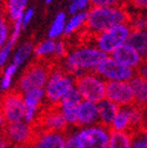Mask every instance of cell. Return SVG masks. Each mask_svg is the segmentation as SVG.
<instances>
[{"mask_svg":"<svg viewBox=\"0 0 147 148\" xmlns=\"http://www.w3.org/2000/svg\"><path fill=\"white\" fill-rule=\"evenodd\" d=\"M13 148H31V147H30V145H24V146H15Z\"/></svg>","mask_w":147,"mask_h":148,"instance_id":"42","label":"cell"},{"mask_svg":"<svg viewBox=\"0 0 147 148\" xmlns=\"http://www.w3.org/2000/svg\"><path fill=\"white\" fill-rule=\"evenodd\" d=\"M11 29L12 26L10 25V20L3 12H0V48L8 41L11 36Z\"/></svg>","mask_w":147,"mask_h":148,"instance_id":"31","label":"cell"},{"mask_svg":"<svg viewBox=\"0 0 147 148\" xmlns=\"http://www.w3.org/2000/svg\"><path fill=\"white\" fill-rule=\"evenodd\" d=\"M99 123L98 103L81 100L77 107V127H86Z\"/></svg>","mask_w":147,"mask_h":148,"instance_id":"17","label":"cell"},{"mask_svg":"<svg viewBox=\"0 0 147 148\" xmlns=\"http://www.w3.org/2000/svg\"><path fill=\"white\" fill-rule=\"evenodd\" d=\"M51 66L52 65H49L47 61L36 60L32 62L21 73V75L18 79V82L15 84L14 89L23 94L32 89L44 88L48 79Z\"/></svg>","mask_w":147,"mask_h":148,"instance_id":"6","label":"cell"},{"mask_svg":"<svg viewBox=\"0 0 147 148\" xmlns=\"http://www.w3.org/2000/svg\"><path fill=\"white\" fill-rule=\"evenodd\" d=\"M66 21H67V15L65 12L57 13V15L54 16V19L47 31V38L53 39V40H58L61 36H64Z\"/></svg>","mask_w":147,"mask_h":148,"instance_id":"26","label":"cell"},{"mask_svg":"<svg viewBox=\"0 0 147 148\" xmlns=\"http://www.w3.org/2000/svg\"><path fill=\"white\" fill-rule=\"evenodd\" d=\"M106 99L119 107L134 105V93L130 81H109L106 84Z\"/></svg>","mask_w":147,"mask_h":148,"instance_id":"12","label":"cell"},{"mask_svg":"<svg viewBox=\"0 0 147 148\" xmlns=\"http://www.w3.org/2000/svg\"><path fill=\"white\" fill-rule=\"evenodd\" d=\"M94 72L99 74L106 82L130 81L135 75L134 69L119 64L117 60H114L112 57H108V55L98 65Z\"/></svg>","mask_w":147,"mask_h":148,"instance_id":"9","label":"cell"},{"mask_svg":"<svg viewBox=\"0 0 147 148\" xmlns=\"http://www.w3.org/2000/svg\"><path fill=\"white\" fill-rule=\"evenodd\" d=\"M91 7H114L126 6V0H89Z\"/></svg>","mask_w":147,"mask_h":148,"instance_id":"32","label":"cell"},{"mask_svg":"<svg viewBox=\"0 0 147 148\" xmlns=\"http://www.w3.org/2000/svg\"><path fill=\"white\" fill-rule=\"evenodd\" d=\"M68 46L67 44L61 40V39H58L56 40V55H54V60H60L63 61V59L66 57V54L68 53Z\"/></svg>","mask_w":147,"mask_h":148,"instance_id":"33","label":"cell"},{"mask_svg":"<svg viewBox=\"0 0 147 148\" xmlns=\"http://www.w3.org/2000/svg\"><path fill=\"white\" fill-rule=\"evenodd\" d=\"M1 1H3V0H0V4H1Z\"/></svg>","mask_w":147,"mask_h":148,"instance_id":"44","label":"cell"},{"mask_svg":"<svg viewBox=\"0 0 147 148\" xmlns=\"http://www.w3.org/2000/svg\"><path fill=\"white\" fill-rule=\"evenodd\" d=\"M15 44L16 41L10 38L8 41L0 48V68H4L10 62V59L12 58L13 52L15 49Z\"/></svg>","mask_w":147,"mask_h":148,"instance_id":"29","label":"cell"},{"mask_svg":"<svg viewBox=\"0 0 147 148\" xmlns=\"http://www.w3.org/2000/svg\"><path fill=\"white\" fill-rule=\"evenodd\" d=\"M5 126H6V121H5V119L3 118L1 113H0V135H3V134H4Z\"/></svg>","mask_w":147,"mask_h":148,"instance_id":"40","label":"cell"},{"mask_svg":"<svg viewBox=\"0 0 147 148\" xmlns=\"http://www.w3.org/2000/svg\"><path fill=\"white\" fill-rule=\"evenodd\" d=\"M106 81L95 72H88L76 78V88L82 100L99 102L106 98Z\"/></svg>","mask_w":147,"mask_h":148,"instance_id":"7","label":"cell"},{"mask_svg":"<svg viewBox=\"0 0 147 148\" xmlns=\"http://www.w3.org/2000/svg\"><path fill=\"white\" fill-rule=\"evenodd\" d=\"M140 133H141V135L145 138V140L147 141V125L141 129V131H140Z\"/></svg>","mask_w":147,"mask_h":148,"instance_id":"41","label":"cell"},{"mask_svg":"<svg viewBox=\"0 0 147 148\" xmlns=\"http://www.w3.org/2000/svg\"><path fill=\"white\" fill-rule=\"evenodd\" d=\"M25 105V121L35 126L43 108L46 106L44 88L32 89L23 93Z\"/></svg>","mask_w":147,"mask_h":148,"instance_id":"13","label":"cell"},{"mask_svg":"<svg viewBox=\"0 0 147 148\" xmlns=\"http://www.w3.org/2000/svg\"><path fill=\"white\" fill-rule=\"evenodd\" d=\"M52 1H53V0H45V4H46V5H49Z\"/></svg>","mask_w":147,"mask_h":148,"instance_id":"43","label":"cell"},{"mask_svg":"<svg viewBox=\"0 0 147 148\" xmlns=\"http://www.w3.org/2000/svg\"><path fill=\"white\" fill-rule=\"evenodd\" d=\"M0 148H13V146L10 143V141L5 138V135H0Z\"/></svg>","mask_w":147,"mask_h":148,"instance_id":"39","label":"cell"},{"mask_svg":"<svg viewBox=\"0 0 147 148\" xmlns=\"http://www.w3.org/2000/svg\"><path fill=\"white\" fill-rule=\"evenodd\" d=\"M3 13L10 21H15L23 16L27 8L28 0H3Z\"/></svg>","mask_w":147,"mask_h":148,"instance_id":"18","label":"cell"},{"mask_svg":"<svg viewBox=\"0 0 147 148\" xmlns=\"http://www.w3.org/2000/svg\"><path fill=\"white\" fill-rule=\"evenodd\" d=\"M0 113L6 123L25 120V105L23 94L16 89H11L0 99Z\"/></svg>","mask_w":147,"mask_h":148,"instance_id":"8","label":"cell"},{"mask_svg":"<svg viewBox=\"0 0 147 148\" xmlns=\"http://www.w3.org/2000/svg\"><path fill=\"white\" fill-rule=\"evenodd\" d=\"M111 57L117 60L119 64L128 67V68H132V69H137L141 62L144 61L142 58L140 57V54L130 45V44H124L120 47H118L112 54Z\"/></svg>","mask_w":147,"mask_h":148,"instance_id":"16","label":"cell"},{"mask_svg":"<svg viewBox=\"0 0 147 148\" xmlns=\"http://www.w3.org/2000/svg\"><path fill=\"white\" fill-rule=\"evenodd\" d=\"M135 74L147 80V61L141 62V65L135 69Z\"/></svg>","mask_w":147,"mask_h":148,"instance_id":"38","label":"cell"},{"mask_svg":"<svg viewBox=\"0 0 147 148\" xmlns=\"http://www.w3.org/2000/svg\"><path fill=\"white\" fill-rule=\"evenodd\" d=\"M54 55H56V40L47 38L34 45L33 57L36 60L48 62V60H54Z\"/></svg>","mask_w":147,"mask_h":148,"instance_id":"21","label":"cell"},{"mask_svg":"<svg viewBox=\"0 0 147 148\" xmlns=\"http://www.w3.org/2000/svg\"><path fill=\"white\" fill-rule=\"evenodd\" d=\"M134 93V105L140 108H147V80L135 75L130 80Z\"/></svg>","mask_w":147,"mask_h":148,"instance_id":"20","label":"cell"},{"mask_svg":"<svg viewBox=\"0 0 147 148\" xmlns=\"http://www.w3.org/2000/svg\"><path fill=\"white\" fill-rule=\"evenodd\" d=\"M35 129L36 128L34 125L23 120L18 122L6 123L4 129V135L13 147L24 146L31 143L35 134Z\"/></svg>","mask_w":147,"mask_h":148,"instance_id":"11","label":"cell"},{"mask_svg":"<svg viewBox=\"0 0 147 148\" xmlns=\"http://www.w3.org/2000/svg\"><path fill=\"white\" fill-rule=\"evenodd\" d=\"M128 24H130L132 31L147 29V13H142L141 11L134 14L131 13V18Z\"/></svg>","mask_w":147,"mask_h":148,"instance_id":"30","label":"cell"},{"mask_svg":"<svg viewBox=\"0 0 147 148\" xmlns=\"http://www.w3.org/2000/svg\"><path fill=\"white\" fill-rule=\"evenodd\" d=\"M81 100L82 98L80 97L79 92L77 88H74L58 103V107L61 110L68 127H77V107Z\"/></svg>","mask_w":147,"mask_h":148,"instance_id":"15","label":"cell"},{"mask_svg":"<svg viewBox=\"0 0 147 148\" xmlns=\"http://www.w3.org/2000/svg\"><path fill=\"white\" fill-rule=\"evenodd\" d=\"M126 4L138 11H147V0H126Z\"/></svg>","mask_w":147,"mask_h":148,"instance_id":"36","label":"cell"},{"mask_svg":"<svg viewBox=\"0 0 147 148\" xmlns=\"http://www.w3.org/2000/svg\"><path fill=\"white\" fill-rule=\"evenodd\" d=\"M132 33L130 24H120L113 26L94 36L89 38L91 44L106 55H111L118 47L126 44Z\"/></svg>","mask_w":147,"mask_h":148,"instance_id":"5","label":"cell"},{"mask_svg":"<svg viewBox=\"0 0 147 148\" xmlns=\"http://www.w3.org/2000/svg\"><path fill=\"white\" fill-rule=\"evenodd\" d=\"M133 141V134L130 132L111 131L107 148H131Z\"/></svg>","mask_w":147,"mask_h":148,"instance_id":"28","label":"cell"},{"mask_svg":"<svg viewBox=\"0 0 147 148\" xmlns=\"http://www.w3.org/2000/svg\"><path fill=\"white\" fill-rule=\"evenodd\" d=\"M107 57L92 44H81L68 49L60 66L71 75L78 78L88 72H94L98 65Z\"/></svg>","mask_w":147,"mask_h":148,"instance_id":"1","label":"cell"},{"mask_svg":"<svg viewBox=\"0 0 147 148\" xmlns=\"http://www.w3.org/2000/svg\"><path fill=\"white\" fill-rule=\"evenodd\" d=\"M35 127L51 132L66 133L68 125L58 106L46 105L41 110L38 121L35 123Z\"/></svg>","mask_w":147,"mask_h":148,"instance_id":"10","label":"cell"},{"mask_svg":"<svg viewBox=\"0 0 147 148\" xmlns=\"http://www.w3.org/2000/svg\"><path fill=\"white\" fill-rule=\"evenodd\" d=\"M87 21V11L86 12H79L74 15H69L66 21L65 33L64 36H73L78 33H84Z\"/></svg>","mask_w":147,"mask_h":148,"instance_id":"22","label":"cell"},{"mask_svg":"<svg viewBox=\"0 0 147 148\" xmlns=\"http://www.w3.org/2000/svg\"><path fill=\"white\" fill-rule=\"evenodd\" d=\"M73 3L78 7L79 12H86L88 10V7L91 6L89 0H73Z\"/></svg>","mask_w":147,"mask_h":148,"instance_id":"37","label":"cell"},{"mask_svg":"<svg viewBox=\"0 0 147 148\" xmlns=\"http://www.w3.org/2000/svg\"><path fill=\"white\" fill-rule=\"evenodd\" d=\"M127 44H130L140 54L144 61H147V29L132 31Z\"/></svg>","mask_w":147,"mask_h":148,"instance_id":"24","label":"cell"},{"mask_svg":"<svg viewBox=\"0 0 147 148\" xmlns=\"http://www.w3.org/2000/svg\"><path fill=\"white\" fill-rule=\"evenodd\" d=\"M69 1H73V0H69Z\"/></svg>","mask_w":147,"mask_h":148,"instance_id":"45","label":"cell"},{"mask_svg":"<svg viewBox=\"0 0 147 148\" xmlns=\"http://www.w3.org/2000/svg\"><path fill=\"white\" fill-rule=\"evenodd\" d=\"M109 129L111 131L131 133V106L119 108L115 118L109 126Z\"/></svg>","mask_w":147,"mask_h":148,"instance_id":"23","label":"cell"},{"mask_svg":"<svg viewBox=\"0 0 147 148\" xmlns=\"http://www.w3.org/2000/svg\"><path fill=\"white\" fill-rule=\"evenodd\" d=\"M119 106L115 105L114 102H112L108 99H102L101 101L98 102V116H99V123L109 127L113 121V119L115 118L118 110H119Z\"/></svg>","mask_w":147,"mask_h":148,"instance_id":"19","label":"cell"},{"mask_svg":"<svg viewBox=\"0 0 147 148\" xmlns=\"http://www.w3.org/2000/svg\"><path fill=\"white\" fill-rule=\"evenodd\" d=\"M18 71H19V67L11 61L3 68L1 75H0V92L6 93V92L11 90Z\"/></svg>","mask_w":147,"mask_h":148,"instance_id":"27","label":"cell"},{"mask_svg":"<svg viewBox=\"0 0 147 148\" xmlns=\"http://www.w3.org/2000/svg\"><path fill=\"white\" fill-rule=\"evenodd\" d=\"M131 13L126 6L91 7L87 11V21L84 33L92 38L108 28L130 21Z\"/></svg>","mask_w":147,"mask_h":148,"instance_id":"2","label":"cell"},{"mask_svg":"<svg viewBox=\"0 0 147 148\" xmlns=\"http://www.w3.org/2000/svg\"><path fill=\"white\" fill-rule=\"evenodd\" d=\"M131 148H147V141L145 140V138L141 135L140 132L133 135V141H132Z\"/></svg>","mask_w":147,"mask_h":148,"instance_id":"35","label":"cell"},{"mask_svg":"<svg viewBox=\"0 0 147 148\" xmlns=\"http://www.w3.org/2000/svg\"><path fill=\"white\" fill-rule=\"evenodd\" d=\"M111 129L101 123L76 127L66 133V148H107Z\"/></svg>","mask_w":147,"mask_h":148,"instance_id":"3","label":"cell"},{"mask_svg":"<svg viewBox=\"0 0 147 148\" xmlns=\"http://www.w3.org/2000/svg\"><path fill=\"white\" fill-rule=\"evenodd\" d=\"M33 51H34V44L32 41H25L24 44H21L19 47L14 49L13 55L11 58V62H13L20 68L33 57Z\"/></svg>","mask_w":147,"mask_h":148,"instance_id":"25","label":"cell"},{"mask_svg":"<svg viewBox=\"0 0 147 148\" xmlns=\"http://www.w3.org/2000/svg\"><path fill=\"white\" fill-rule=\"evenodd\" d=\"M34 14H35L34 8H32V7H27L26 8V11L24 12V14L21 16V24H23V28L24 29L30 25V23L32 21Z\"/></svg>","mask_w":147,"mask_h":148,"instance_id":"34","label":"cell"},{"mask_svg":"<svg viewBox=\"0 0 147 148\" xmlns=\"http://www.w3.org/2000/svg\"><path fill=\"white\" fill-rule=\"evenodd\" d=\"M36 128V127H35ZM31 148H66V133L51 132L36 128Z\"/></svg>","mask_w":147,"mask_h":148,"instance_id":"14","label":"cell"},{"mask_svg":"<svg viewBox=\"0 0 147 148\" xmlns=\"http://www.w3.org/2000/svg\"><path fill=\"white\" fill-rule=\"evenodd\" d=\"M74 88L76 78L66 72L60 65H52L47 82L44 87L46 105L58 106L63 98Z\"/></svg>","mask_w":147,"mask_h":148,"instance_id":"4","label":"cell"}]
</instances>
